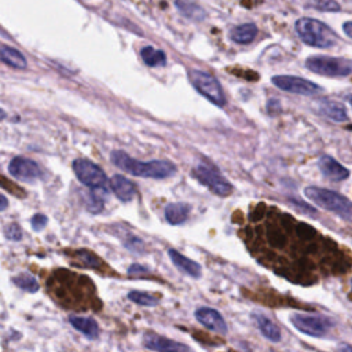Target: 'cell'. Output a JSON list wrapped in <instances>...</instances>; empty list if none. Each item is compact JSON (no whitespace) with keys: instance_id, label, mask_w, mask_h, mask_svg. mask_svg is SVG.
Returning a JSON list of instances; mask_svg holds the SVG:
<instances>
[{"instance_id":"6da1fadb","label":"cell","mask_w":352,"mask_h":352,"mask_svg":"<svg viewBox=\"0 0 352 352\" xmlns=\"http://www.w3.org/2000/svg\"><path fill=\"white\" fill-rule=\"evenodd\" d=\"M110 159L117 168L139 178L168 179L176 174L175 164H172L168 160H152L148 163H142L130 157L127 153L121 150L112 152Z\"/></svg>"},{"instance_id":"7a4b0ae2","label":"cell","mask_w":352,"mask_h":352,"mask_svg":"<svg viewBox=\"0 0 352 352\" xmlns=\"http://www.w3.org/2000/svg\"><path fill=\"white\" fill-rule=\"evenodd\" d=\"M294 27L298 38L311 47L331 49L338 43L337 34L318 20L300 19L296 21Z\"/></svg>"},{"instance_id":"3957f363","label":"cell","mask_w":352,"mask_h":352,"mask_svg":"<svg viewBox=\"0 0 352 352\" xmlns=\"http://www.w3.org/2000/svg\"><path fill=\"white\" fill-rule=\"evenodd\" d=\"M304 194L308 200H311L318 207L337 215L338 218L347 222H352V202L347 197L333 190H327L316 186L307 187L304 190Z\"/></svg>"},{"instance_id":"277c9868","label":"cell","mask_w":352,"mask_h":352,"mask_svg":"<svg viewBox=\"0 0 352 352\" xmlns=\"http://www.w3.org/2000/svg\"><path fill=\"white\" fill-rule=\"evenodd\" d=\"M305 68L326 78H347L352 73V61L338 57L314 56L307 58Z\"/></svg>"},{"instance_id":"5b68a950","label":"cell","mask_w":352,"mask_h":352,"mask_svg":"<svg viewBox=\"0 0 352 352\" xmlns=\"http://www.w3.org/2000/svg\"><path fill=\"white\" fill-rule=\"evenodd\" d=\"M189 79L193 87L208 101H211L216 106H224L226 105V95L223 93V89L219 83V80L202 71H190Z\"/></svg>"},{"instance_id":"8992f818","label":"cell","mask_w":352,"mask_h":352,"mask_svg":"<svg viewBox=\"0 0 352 352\" xmlns=\"http://www.w3.org/2000/svg\"><path fill=\"white\" fill-rule=\"evenodd\" d=\"M194 176L216 196L227 197L233 191V186L228 180L211 163H198L194 167Z\"/></svg>"},{"instance_id":"52a82bcc","label":"cell","mask_w":352,"mask_h":352,"mask_svg":"<svg viewBox=\"0 0 352 352\" xmlns=\"http://www.w3.org/2000/svg\"><path fill=\"white\" fill-rule=\"evenodd\" d=\"M290 322L298 331L311 337H323L334 326V322L327 316L297 312L290 315Z\"/></svg>"},{"instance_id":"ba28073f","label":"cell","mask_w":352,"mask_h":352,"mask_svg":"<svg viewBox=\"0 0 352 352\" xmlns=\"http://www.w3.org/2000/svg\"><path fill=\"white\" fill-rule=\"evenodd\" d=\"M73 171L78 179L87 187L93 190H101L106 189L108 178L105 172L94 163L80 159L73 161Z\"/></svg>"},{"instance_id":"9c48e42d","label":"cell","mask_w":352,"mask_h":352,"mask_svg":"<svg viewBox=\"0 0 352 352\" xmlns=\"http://www.w3.org/2000/svg\"><path fill=\"white\" fill-rule=\"evenodd\" d=\"M272 84L282 91L304 97H314L323 91L320 86L297 76H275L272 78Z\"/></svg>"},{"instance_id":"30bf717a","label":"cell","mask_w":352,"mask_h":352,"mask_svg":"<svg viewBox=\"0 0 352 352\" xmlns=\"http://www.w3.org/2000/svg\"><path fill=\"white\" fill-rule=\"evenodd\" d=\"M9 172L17 180L27 183H34L42 176L39 165L34 160L25 157H14L9 164Z\"/></svg>"},{"instance_id":"8fae6325","label":"cell","mask_w":352,"mask_h":352,"mask_svg":"<svg viewBox=\"0 0 352 352\" xmlns=\"http://www.w3.org/2000/svg\"><path fill=\"white\" fill-rule=\"evenodd\" d=\"M143 345L148 349L156 351V352H194L189 345L174 341L171 338L163 337L160 334L148 331L143 336Z\"/></svg>"},{"instance_id":"7c38bea8","label":"cell","mask_w":352,"mask_h":352,"mask_svg":"<svg viewBox=\"0 0 352 352\" xmlns=\"http://www.w3.org/2000/svg\"><path fill=\"white\" fill-rule=\"evenodd\" d=\"M197 320L205 326L207 329L215 331V333H220V334H227V323L223 319V316L220 315V312H218L213 308H208V307H201L194 312Z\"/></svg>"},{"instance_id":"4fadbf2b","label":"cell","mask_w":352,"mask_h":352,"mask_svg":"<svg viewBox=\"0 0 352 352\" xmlns=\"http://www.w3.org/2000/svg\"><path fill=\"white\" fill-rule=\"evenodd\" d=\"M318 167L325 178L333 182H341L349 178V171L337 163L331 156H322L318 161Z\"/></svg>"},{"instance_id":"5bb4252c","label":"cell","mask_w":352,"mask_h":352,"mask_svg":"<svg viewBox=\"0 0 352 352\" xmlns=\"http://www.w3.org/2000/svg\"><path fill=\"white\" fill-rule=\"evenodd\" d=\"M109 185H110V189L113 190V193L116 194V197L123 202L132 201L137 194V186L131 180H128L127 178H124L121 175H115L110 179Z\"/></svg>"},{"instance_id":"9a60e30c","label":"cell","mask_w":352,"mask_h":352,"mask_svg":"<svg viewBox=\"0 0 352 352\" xmlns=\"http://www.w3.org/2000/svg\"><path fill=\"white\" fill-rule=\"evenodd\" d=\"M168 256L172 260V263L175 264V267H178L182 272H185V274H187V275H190L191 278H196V279L201 277L202 268L197 261H194L191 259H187L186 256H183L176 249H169Z\"/></svg>"},{"instance_id":"2e32d148","label":"cell","mask_w":352,"mask_h":352,"mask_svg":"<svg viewBox=\"0 0 352 352\" xmlns=\"http://www.w3.org/2000/svg\"><path fill=\"white\" fill-rule=\"evenodd\" d=\"M190 211H191V207L186 202H172L165 207L164 213H165V219L169 224L179 226L187 220Z\"/></svg>"},{"instance_id":"e0dca14e","label":"cell","mask_w":352,"mask_h":352,"mask_svg":"<svg viewBox=\"0 0 352 352\" xmlns=\"http://www.w3.org/2000/svg\"><path fill=\"white\" fill-rule=\"evenodd\" d=\"M69 322L71 325L79 330L80 333H83L87 338L90 340H95L99 336V327L95 319L89 318V316H79V315H71L69 316Z\"/></svg>"},{"instance_id":"ac0fdd59","label":"cell","mask_w":352,"mask_h":352,"mask_svg":"<svg viewBox=\"0 0 352 352\" xmlns=\"http://www.w3.org/2000/svg\"><path fill=\"white\" fill-rule=\"evenodd\" d=\"M318 110L320 115L330 119L331 121L336 123H345L348 121V115L347 110L342 105L333 102V101H319L318 102Z\"/></svg>"},{"instance_id":"d6986e66","label":"cell","mask_w":352,"mask_h":352,"mask_svg":"<svg viewBox=\"0 0 352 352\" xmlns=\"http://www.w3.org/2000/svg\"><path fill=\"white\" fill-rule=\"evenodd\" d=\"M252 318L255 319V322H256V325H257L260 333H261L266 338H268V340L272 341V342L281 341V338H282L281 330H279V327H278L271 319H268L266 315L259 314V312L252 314Z\"/></svg>"},{"instance_id":"ffe728a7","label":"cell","mask_w":352,"mask_h":352,"mask_svg":"<svg viewBox=\"0 0 352 352\" xmlns=\"http://www.w3.org/2000/svg\"><path fill=\"white\" fill-rule=\"evenodd\" d=\"M175 6L183 17L191 21H204L207 17L205 10L193 0H175Z\"/></svg>"},{"instance_id":"44dd1931","label":"cell","mask_w":352,"mask_h":352,"mask_svg":"<svg viewBox=\"0 0 352 352\" xmlns=\"http://www.w3.org/2000/svg\"><path fill=\"white\" fill-rule=\"evenodd\" d=\"M228 36L237 45H249L257 36V27L255 24H244L233 28Z\"/></svg>"},{"instance_id":"7402d4cb","label":"cell","mask_w":352,"mask_h":352,"mask_svg":"<svg viewBox=\"0 0 352 352\" xmlns=\"http://www.w3.org/2000/svg\"><path fill=\"white\" fill-rule=\"evenodd\" d=\"M141 57L143 62L150 68H159L164 67L167 64V56L164 51L154 49L152 46H146L141 50Z\"/></svg>"},{"instance_id":"603a6c76","label":"cell","mask_w":352,"mask_h":352,"mask_svg":"<svg viewBox=\"0 0 352 352\" xmlns=\"http://www.w3.org/2000/svg\"><path fill=\"white\" fill-rule=\"evenodd\" d=\"M2 61L14 69H25L28 65L25 57L20 51L9 46L2 47Z\"/></svg>"},{"instance_id":"cb8c5ba5","label":"cell","mask_w":352,"mask_h":352,"mask_svg":"<svg viewBox=\"0 0 352 352\" xmlns=\"http://www.w3.org/2000/svg\"><path fill=\"white\" fill-rule=\"evenodd\" d=\"M108 194V189L101 190H93L86 197V207L91 213H99L104 209L105 197Z\"/></svg>"},{"instance_id":"d4e9b609","label":"cell","mask_w":352,"mask_h":352,"mask_svg":"<svg viewBox=\"0 0 352 352\" xmlns=\"http://www.w3.org/2000/svg\"><path fill=\"white\" fill-rule=\"evenodd\" d=\"M13 283L16 286H19L20 289L28 292V293H36L40 289V285H39L38 279L30 272H24V274H20V275L14 277Z\"/></svg>"},{"instance_id":"484cf974","label":"cell","mask_w":352,"mask_h":352,"mask_svg":"<svg viewBox=\"0 0 352 352\" xmlns=\"http://www.w3.org/2000/svg\"><path fill=\"white\" fill-rule=\"evenodd\" d=\"M75 257H76V261L79 263V266L86 267V268L97 270L102 264V260L97 255H94L93 252H90L87 249H80V250L75 252Z\"/></svg>"},{"instance_id":"4316f807","label":"cell","mask_w":352,"mask_h":352,"mask_svg":"<svg viewBox=\"0 0 352 352\" xmlns=\"http://www.w3.org/2000/svg\"><path fill=\"white\" fill-rule=\"evenodd\" d=\"M307 8L322 12V13H338L341 12V6L336 0H309Z\"/></svg>"},{"instance_id":"83f0119b","label":"cell","mask_w":352,"mask_h":352,"mask_svg":"<svg viewBox=\"0 0 352 352\" xmlns=\"http://www.w3.org/2000/svg\"><path fill=\"white\" fill-rule=\"evenodd\" d=\"M128 300L139 304V305H145V307H154L160 303V300L157 297H154L153 294L148 293V292H139V290H132L128 293Z\"/></svg>"},{"instance_id":"f1b7e54d","label":"cell","mask_w":352,"mask_h":352,"mask_svg":"<svg viewBox=\"0 0 352 352\" xmlns=\"http://www.w3.org/2000/svg\"><path fill=\"white\" fill-rule=\"evenodd\" d=\"M124 246H126L128 250L134 252V253H143V250H145V244H143V241H142L141 238L135 237V235H130V237L124 241Z\"/></svg>"},{"instance_id":"f546056e","label":"cell","mask_w":352,"mask_h":352,"mask_svg":"<svg viewBox=\"0 0 352 352\" xmlns=\"http://www.w3.org/2000/svg\"><path fill=\"white\" fill-rule=\"evenodd\" d=\"M5 235L8 237V239L20 241V239H23V230L20 228V226L17 223H10L5 228Z\"/></svg>"},{"instance_id":"4dcf8cb0","label":"cell","mask_w":352,"mask_h":352,"mask_svg":"<svg viewBox=\"0 0 352 352\" xmlns=\"http://www.w3.org/2000/svg\"><path fill=\"white\" fill-rule=\"evenodd\" d=\"M128 275H131V277H139V275H148V274H150L152 272V270L149 268V267H146V266H143V264H138V263H135V264H131L130 267H128Z\"/></svg>"},{"instance_id":"1f68e13d","label":"cell","mask_w":352,"mask_h":352,"mask_svg":"<svg viewBox=\"0 0 352 352\" xmlns=\"http://www.w3.org/2000/svg\"><path fill=\"white\" fill-rule=\"evenodd\" d=\"M31 224H32V228L35 231H42L46 227V224H47V218L45 215H42V213H38V215H35L32 218Z\"/></svg>"},{"instance_id":"d6a6232c","label":"cell","mask_w":352,"mask_h":352,"mask_svg":"<svg viewBox=\"0 0 352 352\" xmlns=\"http://www.w3.org/2000/svg\"><path fill=\"white\" fill-rule=\"evenodd\" d=\"M342 30H344V34L352 39V21H348L342 25Z\"/></svg>"},{"instance_id":"836d02e7","label":"cell","mask_w":352,"mask_h":352,"mask_svg":"<svg viewBox=\"0 0 352 352\" xmlns=\"http://www.w3.org/2000/svg\"><path fill=\"white\" fill-rule=\"evenodd\" d=\"M338 352H352V347L347 345V344H342V345H340Z\"/></svg>"},{"instance_id":"e575fe53","label":"cell","mask_w":352,"mask_h":352,"mask_svg":"<svg viewBox=\"0 0 352 352\" xmlns=\"http://www.w3.org/2000/svg\"><path fill=\"white\" fill-rule=\"evenodd\" d=\"M8 208V198L5 196H2V211H5Z\"/></svg>"},{"instance_id":"d590c367","label":"cell","mask_w":352,"mask_h":352,"mask_svg":"<svg viewBox=\"0 0 352 352\" xmlns=\"http://www.w3.org/2000/svg\"><path fill=\"white\" fill-rule=\"evenodd\" d=\"M347 101H348V104L352 106V95H348V97H347Z\"/></svg>"}]
</instances>
